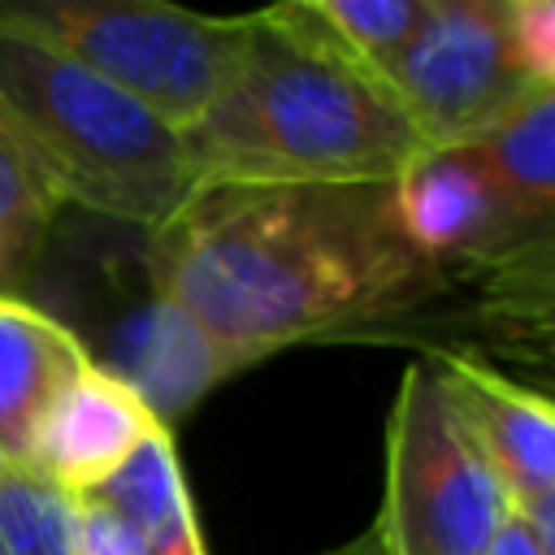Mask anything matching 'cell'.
<instances>
[{
    "instance_id": "8992f818",
    "label": "cell",
    "mask_w": 555,
    "mask_h": 555,
    "mask_svg": "<svg viewBox=\"0 0 555 555\" xmlns=\"http://www.w3.org/2000/svg\"><path fill=\"white\" fill-rule=\"evenodd\" d=\"M0 22L74 56L178 134L225 91L251 17H208L160 0H0Z\"/></svg>"
},
{
    "instance_id": "5b68a950",
    "label": "cell",
    "mask_w": 555,
    "mask_h": 555,
    "mask_svg": "<svg viewBox=\"0 0 555 555\" xmlns=\"http://www.w3.org/2000/svg\"><path fill=\"white\" fill-rule=\"evenodd\" d=\"M516 507L429 360L403 369L386 416V481L364 533L325 555H486Z\"/></svg>"
},
{
    "instance_id": "ba28073f",
    "label": "cell",
    "mask_w": 555,
    "mask_h": 555,
    "mask_svg": "<svg viewBox=\"0 0 555 555\" xmlns=\"http://www.w3.org/2000/svg\"><path fill=\"white\" fill-rule=\"evenodd\" d=\"M156 412L95 360L43 408L22 464L69 503L100 494L156 434Z\"/></svg>"
},
{
    "instance_id": "9c48e42d",
    "label": "cell",
    "mask_w": 555,
    "mask_h": 555,
    "mask_svg": "<svg viewBox=\"0 0 555 555\" xmlns=\"http://www.w3.org/2000/svg\"><path fill=\"white\" fill-rule=\"evenodd\" d=\"M468 438L503 481L512 507L555 490V399L503 377L494 364L434 347L425 356Z\"/></svg>"
},
{
    "instance_id": "52a82bcc",
    "label": "cell",
    "mask_w": 555,
    "mask_h": 555,
    "mask_svg": "<svg viewBox=\"0 0 555 555\" xmlns=\"http://www.w3.org/2000/svg\"><path fill=\"white\" fill-rule=\"evenodd\" d=\"M382 82L425 152L464 143L538 95L512 48L507 0H425Z\"/></svg>"
},
{
    "instance_id": "d6986e66",
    "label": "cell",
    "mask_w": 555,
    "mask_h": 555,
    "mask_svg": "<svg viewBox=\"0 0 555 555\" xmlns=\"http://www.w3.org/2000/svg\"><path fill=\"white\" fill-rule=\"evenodd\" d=\"M486 555H542V551H538L533 533L525 529V520H520V516H512V525L499 533V542H494Z\"/></svg>"
},
{
    "instance_id": "30bf717a",
    "label": "cell",
    "mask_w": 555,
    "mask_h": 555,
    "mask_svg": "<svg viewBox=\"0 0 555 555\" xmlns=\"http://www.w3.org/2000/svg\"><path fill=\"white\" fill-rule=\"evenodd\" d=\"M100 369L121 377L160 425L191 412L217 382L238 373L165 295L152 291L147 273L139 291L113 308L104 330V356H95Z\"/></svg>"
},
{
    "instance_id": "6da1fadb",
    "label": "cell",
    "mask_w": 555,
    "mask_h": 555,
    "mask_svg": "<svg viewBox=\"0 0 555 555\" xmlns=\"http://www.w3.org/2000/svg\"><path fill=\"white\" fill-rule=\"evenodd\" d=\"M139 260L234 369L382 330L451 291L403 217L399 182L195 186L143 234Z\"/></svg>"
},
{
    "instance_id": "ac0fdd59",
    "label": "cell",
    "mask_w": 555,
    "mask_h": 555,
    "mask_svg": "<svg viewBox=\"0 0 555 555\" xmlns=\"http://www.w3.org/2000/svg\"><path fill=\"white\" fill-rule=\"evenodd\" d=\"M516 516H520L525 529L533 533L538 551H542V555H555V490L542 494V499H533V503H525Z\"/></svg>"
},
{
    "instance_id": "ffe728a7",
    "label": "cell",
    "mask_w": 555,
    "mask_h": 555,
    "mask_svg": "<svg viewBox=\"0 0 555 555\" xmlns=\"http://www.w3.org/2000/svg\"><path fill=\"white\" fill-rule=\"evenodd\" d=\"M503 295H507V299H516V304L525 299V304H533V308H538V304H546V299L555 295V264H551L546 273H538V278L520 282V286H507Z\"/></svg>"
},
{
    "instance_id": "4fadbf2b",
    "label": "cell",
    "mask_w": 555,
    "mask_h": 555,
    "mask_svg": "<svg viewBox=\"0 0 555 555\" xmlns=\"http://www.w3.org/2000/svg\"><path fill=\"white\" fill-rule=\"evenodd\" d=\"M425 0H291L273 4V17L343 56L347 65L386 78L390 61L412 39Z\"/></svg>"
},
{
    "instance_id": "44dd1931",
    "label": "cell",
    "mask_w": 555,
    "mask_h": 555,
    "mask_svg": "<svg viewBox=\"0 0 555 555\" xmlns=\"http://www.w3.org/2000/svg\"><path fill=\"white\" fill-rule=\"evenodd\" d=\"M13 464H17V460H9V455H4V447H0V481H4V473H9Z\"/></svg>"
},
{
    "instance_id": "277c9868",
    "label": "cell",
    "mask_w": 555,
    "mask_h": 555,
    "mask_svg": "<svg viewBox=\"0 0 555 555\" xmlns=\"http://www.w3.org/2000/svg\"><path fill=\"white\" fill-rule=\"evenodd\" d=\"M416 243L451 273L520 286L555 264V91L481 134L425 152L399 178Z\"/></svg>"
},
{
    "instance_id": "e0dca14e",
    "label": "cell",
    "mask_w": 555,
    "mask_h": 555,
    "mask_svg": "<svg viewBox=\"0 0 555 555\" xmlns=\"http://www.w3.org/2000/svg\"><path fill=\"white\" fill-rule=\"evenodd\" d=\"M74 533H78V555H143V542L130 529V520L100 499L74 503Z\"/></svg>"
},
{
    "instance_id": "9a60e30c",
    "label": "cell",
    "mask_w": 555,
    "mask_h": 555,
    "mask_svg": "<svg viewBox=\"0 0 555 555\" xmlns=\"http://www.w3.org/2000/svg\"><path fill=\"white\" fill-rule=\"evenodd\" d=\"M0 555H78L74 503L26 464L0 481Z\"/></svg>"
},
{
    "instance_id": "5bb4252c",
    "label": "cell",
    "mask_w": 555,
    "mask_h": 555,
    "mask_svg": "<svg viewBox=\"0 0 555 555\" xmlns=\"http://www.w3.org/2000/svg\"><path fill=\"white\" fill-rule=\"evenodd\" d=\"M61 208V191L0 121V295H22V286H30Z\"/></svg>"
},
{
    "instance_id": "3957f363",
    "label": "cell",
    "mask_w": 555,
    "mask_h": 555,
    "mask_svg": "<svg viewBox=\"0 0 555 555\" xmlns=\"http://www.w3.org/2000/svg\"><path fill=\"white\" fill-rule=\"evenodd\" d=\"M0 121L39 160L65 208L147 234L195 191L173 126L9 22H0Z\"/></svg>"
},
{
    "instance_id": "2e32d148",
    "label": "cell",
    "mask_w": 555,
    "mask_h": 555,
    "mask_svg": "<svg viewBox=\"0 0 555 555\" xmlns=\"http://www.w3.org/2000/svg\"><path fill=\"white\" fill-rule=\"evenodd\" d=\"M507 26L529 82L555 91V0H507Z\"/></svg>"
},
{
    "instance_id": "7c38bea8",
    "label": "cell",
    "mask_w": 555,
    "mask_h": 555,
    "mask_svg": "<svg viewBox=\"0 0 555 555\" xmlns=\"http://www.w3.org/2000/svg\"><path fill=\"white\" fill-rule=\"evenodd\" d=\"M91 499L130 520L143 555H208L169 429H156L139 447V455Z\"/></svg>"
},
{
    "instance_id": "8fae6325",
    "label": "cell",
    "mask_w": 555,
    "mask_h": 555,
    "mask_svg": "<svg viewBox=\"0 0 555 555\" xmlns=\"http://www.w3.org/2000/svg\"><path fill=\"white\" fill-rule=\"evenodd\" d=\"M91 364L87 338L56 312L0 295V447L22 464L43 408Z\"/></svg>"
},
{
    "instance_id": "7a4b0ae2",
    "label": "cell",
    "mask_w": 555,
    "mask_h": 555,
    "mask_svg": "<svg viewBox=\"0 0 555 555\" xmlns=\"http://www.w3.org/2000/svg\"><path fill=\"white\" fill-rule=\"evenodd\" d=\"M247 17L225 91L182 130L195 186L399 182L425 156L382 78L304 39L273 9Z\"/></svg>"
}]
</instances>
